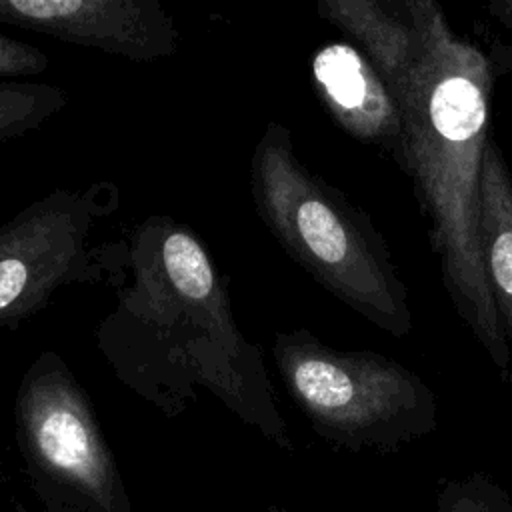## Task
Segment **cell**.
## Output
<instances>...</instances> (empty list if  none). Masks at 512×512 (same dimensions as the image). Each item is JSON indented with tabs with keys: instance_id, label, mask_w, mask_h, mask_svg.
I'll return each instance as SVG.
<instances>
[{
	"instance_id": "8992f818",
	"label": "cell",
	"mask_w": 512,
	"mask_h": 512,
	"mask_svg": "<svg viewBox=\"0 0 512 512\" xmlns=\"http://www.w3.org/2000/svg\"><path fill=\"white\" fill-rule=\"evenodd\" d=\"M0 24L140 64L174 56L180 38L158 0H0Z\"/></svg>"
},
{
	"instance_id": "9c48e42d",
	"label": "cell",
	"mask_w": 512,
	"mask_h": 512,
	"mask_svg": "<svg viewBox=\"0 0 512 512\" xmlns=\"http://www.w3.org/2000/svg\"><path fill=\"white\" fill-rule=\"evenodd\" d=\"M478 236L484 276L512 350V170L490 138L480 168Z\"/></svg>"
},
{
	"instance_id": "30bf717a",
	"label": "cell",
	"mask_w": 512,
	"mask_h": 512,
	"mask_svg": "<svg viewBox=\"0 0 512 512\" xmlns=\"http://www.w3.org/2000/svg\"><path fill=\"white\" fill-rule=\"evenodd\" d=\"M68 104V92L46 82L0 80V142L38 130Z\"/></svg>"
},
{
	"instance_id": "7c38bea8",
	"label": "cell",
	"mask_w": 512,
	"mask_h": 512,
	"mask_svg": "<svg viewBox=\"0 0 512 512\" xmlns=\"http://www.w3.org/2000/svg\"><path fill=\"white\" fill-rule=\"evenodd\" d=\"M48 64V56L38 46L0 34V80L36 76Z\"/></svg>"
},
{
	"instance_id": "3957f363",
	"label": "cell",
	"mask_w": 512,
	"mask_h": 512,
	"mask_svg": "<svg viewBox=\"0 0 512 512\" xmlns=\"http://www.w3.org/2000/svg\"><path fill=\"white\" fill-rule=\"evenodd\" d=\"M248 176L260 222L296 264L380 330L410 334L408 290L384 236L366 210L300 160L290 128L266 124Z\"/></svg>"
},
{
	"instance_id": "5b68a950",
	"label": "cell",
	"mask_w": 512,
	"mask_h": 512,
	"mask_svg": "<svg viewBox=\"0 0 512 512\" xmlns=\"http://www.w3.org/2000/svg\"><path fill=\"white\" fill-rule=\"evenodd\" d=\"M120 206V188L98 180L56 188L0 224V330L14 328L66 286L128 280V240L94 242L98 226Z\"/></svg>"
},
{
	"instance_id": "277c9868",
	"label": "cell",
	"mask_w": 512,
	"mask_h": 512,
	"mask_svg": "<svg viewBox=\"0 0 512 512\" xmlns=\"http://www.w3.org/2000/svg\"><path fill=\"white\" fill-rule=\"evenodd\" d=\"M272 358L312 424L354 450L394 452L438 426L434 390L390 356L332 348L296 328L276 332Z\"/></svg>"
},
{
	"instance_id": "52a82bcc",
	"label": "cell",
	"mask_w": 512,
	"mask_h": 512,
	"mask_svg": "<svg viewBox=\"0 0 512 512\" xmlns=\"http://www.w3.org/2000/svg\"><path fill=\"white\" fill-rule=\"evenodd\" d=\"M316 12L354 40L402 112L428 60L454 34L434 0H320Z\"/></svg>"
},
{
	"instance_id": "6da1fadb",
	"label": "cell",
	"mask_w": 512,
	"mask_h": 512,
	"mask_svg": "<svg viewBox=\"0 0 512 512\" xmlns=\"http://www.w3.org/2000/svg\"><path fill=\"white\" fill-rule=\"evenodd\" d=\"M126 240L128 280L96 328L112 374L166 410L202 388L282 430L262 348L238 328L228 278L196 232L152 214Z\"/></svg>"
},
{
	"instance_id": "ba28073f",
	"label": "cell",
	"mask_w": 512,
	"mask_h": 512,
	"mask_svg": "<svg viewBox=\"0 0 512 512\" xmlns=\"http://www.w3.org/2000/svg\"><path fill=\"white\" fill-rule=\"evenodd\" d=\"M314 90L332 120L352 138L386 152L400 168L406 118L370 60L348 42H330L310 62Z\"/></svg>"
},
{
	"instance_id": "4fadbf2b",
	"label": "cell",
	"mask_w": 512,
	"mask_h": 512,
	"mask_svg": "<svg viewBox=\"0 0 512 512\" xmlns=\"http://www.w3.org/2000/svg\"><path fill=\"white\" fill-rule=\"evenodd\" d=\"M486 12L504 28L512 30V0H492L486 4Z\"/></svg>"
},
{
	"instance_id": "8fae6325",
	"label": "cell",
	"mask_w": 512,
	"mask_h": 512,
	"mask_svg": "<svg viewBox=\"0 0 512 512\" xmlns=\"http://www.w3.org/2000/svg\"><path fill=\"white\" fill-rule=\"evenodd\" d=\"M430 512H512V498L490 478L472 474L446 482Z\"/></svg>"
},
{
	"instance_id": "7a4b0ae2",
	"label": "cell",
	"mask_w": 512,
	"mask_h": 512,
	"mask_svg": "<svg viewBox=\"0 0 512 512\" xmlns=\"http://www.w3.org/2000/svg\"><path fill=\"white\" fill-rule=\"evenodd\" d=\"M492 62L452 34L428 60L404 110L402 170L412 180L444 290L496 370H510V344L482 266L480 168L492 122Z\"/></svg>"
}]
</instances>
